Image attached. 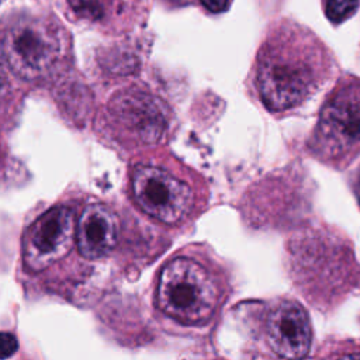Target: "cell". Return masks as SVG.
<instances>
[{
	"instance_id": "cell-1",
	"label": "cell",
	"mask_w": 360,
	"mask_h": 360,
	"mask_svg": "<svg viewBox=\"0 0 360 360\" xmlns=\"http://www.w3.org/2000/svg\"><path fill=\"white\" fill-rule=\"evenodd\" d=\"M332 73L329 49L309 31L291 27L260 58L259 93L271 111H287L308 100Z\"/></svg>"
},
{
	"instance_id": "cell-2",
	"label": "cell",
	"mask_w": 360,
	"mask_h": 360,
	"mask_svg": "<svg viewBox=\"0 0 360 360\" xmlns=\"http://www.w3.org/2000/svg\"><path fill=\"white\" fill-rule=\"evenodd\" d=\"M311 152L342 170L360 155V77L345 75L325 98L309 139Z\"/></svg>"
},
{
	"instance_id": "cell-3",
	"label": "cell",
	"mask_w": 360,
	"mask_h": 360,
	"mask_svg": "<svg viewBox=\"0 0 360 360\" xmlns=\"http://www.w3.org/2000/svg\"><path fill=\"white\" fill-rule=\"evenodd\" d=\"M300 266H308V290L323 305H336L354 291H360V263L352 242L340 233L312 235L301 250Z\"/></svg>"
},
{
	"instance_id": "cell-4",
	"label": "cell",
	"mask_w": 360,
	"mask_h": 360,
	"mask_svg": "<svg viewBox=\"0 0 360 360\" xmlns=\"http://www.w3.org/2000/svg\"><path fill=\"white\" fill-rule=\"evenodd\" d=\"M156 302L166 315L181 323H201L211 318L217 307L218 288L198 262L177 257L160 273Z\"/></svg>"
},
{
	"instance_id": "cell-5",
	"label": "cell",
	"mask_w": 360,
	"mask_h": 360,
	"mask_svg": "<svg viewBox=\"0 0 360 360\" xmlns=\"http://www.w3.org/2000/svg\"><path fill=\"white\" fill-rule=\"evenodd\" d=\"M63 53V37L58 24L42 17H20L3 34V56L20 77H45Z\"/></svg>"
},
{
	"instance_id": "cell-6",
	"label": "cell",
	"mask_w": 360,
	"mask_h": 360,
	"mask_svg": "<svg viewBox=\"0 0 360 360\" xmlns=\"http://www.w3.org/2000/svg\"><path fill=\"white\" fill-rule=\"evenodd\" d=\"M132 194L138 207L163 224H177L193 205V191L169 172L138 165L132 173Z\"/></svg>"
},
{
	"instance_id": "cell-7",
	"label": "cell",
	"mask_w": 360,
	"mask_h": 360,
	"mask_svg": "<svg viewBox=\"0 0 360 360\" xmlns=\"http://www.w3.org/2000/svg\"><path fill=\"white\" fill-rule=\"evenodd\" d=\"M76 229L72 208L56 205L48 210L24 235V264L32 271H41L52 266L70 250Z\"/></svg>"
},
{
	"instance_id": "cell-8",
	"label": "cell",
	"mask_w": 360,
	"mask_h": 360,
	"mask_svg": "<svg viewBox=\"0 0 360 360\" xmlns=\"http://www.w3.org/2000/svg\"><path fill=\"white\" fill-rule=\"evenodd\" d=\"M266 340L278 357L307 356L312 343V326L304 307L292 300L273 305L266 318Z\"/></svg>"
},
{
	"instance_id": "cell-9",
	"label": "cell",
	"mask_w": 360,
	"mask_h": 360,
	"mask_svg": "<svg viewBox=\"0 0 360 360\" xmlns=\"http://www.w3.org/2000/svg\"><path fill=\"white\" fill-rule=\"evenodd\" d=\"M118 233V217L104 204H89L77 222L76 239L79 252L86 259L103 257L115 246Z\"/></svg>"
},
{
	"instance_id": "cell-10",
	"label": "cell",
	"mask_w": 360,
	"mask_h": 360,
	"mask_svg": "<svg viewBox=\"0 0 360 360\" xmlns=\"http://www.w3.org/2000/svg\"><path fill=\"white\" fill-rule=\"evenodd\" d=\"M112 111L127 129L143 141L156 139L165 128V115L159 103L148 94H122L114 100Z\"/></svg>"
},
{
	"instance_id": "cell-11",
	"label": "cell",
	"mask_w": 360,
	"mask_h": 360,
	"mask_svg": "<svg viewBox=\"0 0 360 360\" xmlns=\"http://www.w3.org/2000/svg\"><path fill=\"white\" fill-rule=\"evenodd\" d=\"M360 0H323V11L329 21L339 24L350 18L359 8Z\"/></svg>"
},
{
	"instance_id": "cell-12",
	"label": "cell",
	"mask_w": 360,
	"mask_h": 360,
	"mask_svg": "<svg viewBox=\"0 0 360 360\" xmlns=\"http://www.w3.org/2000/svg\"><path fill=\"white\" fill-rule=\"evenodd\" d=\"M72 11L80 18L86 20H100L103 17L104 8L101 0H68Z\"/></svg>"
},
{
	"instance_id": "cell-13",
	"label": "cell",
	"mask_w": 360,
	"mask_h": 360,
	"mask_svg": "<svg viewBox=\"0 0 360 360\" xmlns=\"http://www.w3.org/2000/svg\"><path fill=\"white\" fill-rule=\"evenodd\" d=\"M17 339L11 335V333H7V332H3L1 333V357L3 359H7L8 356L14 354V352L17 350Z\"/></svg>"
},
{
	"instance_id": "cell-14",
	"label": "cell",
	"mask_w": 360,
	"mask_h": 360,
	"mask_svg": "<svg viewBox=\"0 0 360 360\" xmlns=\"http://www.w3.org/2000/svg\"><path fill=\"white\" fill-rule=\"evenodd\" d=\"M200 1L211 13H221L228 8L231 0H200Z\"/></svg>"
},
{
	"instance_id": "cell-15",
	"label": "cell",
	"mask_w": 360,
	"mask_h": 360,
	"mask_svg": "<svg viewBox=\"0 0 360 360\" xmlns=\"http://www.w3.org/2000/svg\"><path fill=\"white\" fill-rule=\"evenodd\" d=\"M352 188H353V194L357 200V204L360 207V167L357 169L356 174L353 176V183H352Z\"/></svg>"
},
{
	"instance_id": "cell-16",
	"label": "cell",
	"mask_w": 360,
	"mask_h": 360,
	"mask_svg": "<svg viewBox=\"0 0 360 360\" xmlns=\"http://www.w3.org/2000/svg\"><path fill=\"white\" fill-rule=\"evenodd\" d=\"M174 1H180V3H184V1H187V0H174Z\"/></svg>"
}]
</instances>
